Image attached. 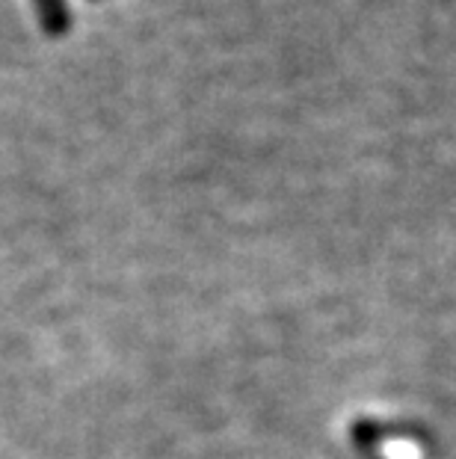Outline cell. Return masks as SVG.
Here are the masks:
<instances>
[{"instance_id": "1", "label": "cell", "mask_w": 456, "mask_h": 459, "mask_svg": "<svg viewBox=\"0 0 456 459\" xmlns=\"http://www.w3.org/2000/svg\"><path fill=\"white\" fill-rule=\"evenodd\" d=\"M36 9L47 33L56 36V33L69 30V9H65V0H36Z\"/></svg>"}]
</instances>
